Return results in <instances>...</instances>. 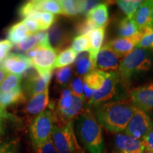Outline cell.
I'll return each mask as SVG.
<instances>
[{
	"label": "cell",
	"instance_id": "3",
	"mask_svg": "<svg viewBox=\"0 0 153 153\" xmlns=\"http://www.w3.org/2000/svg\"><path fill=\"white\" fill-rule=\"evenodd\" d=\"M152 55L148 50L135 48L122 59L117 73L120 79L128 82L133 76L147 72L152 66Z\"/></svg>",
	"mask_w": 153,
	"mask_h": 153
},
{
	"label": "cell",
	"instance_id": "43",
	"mask_svg": "<svg viewBox=\"0 0 153 153\" xmlns=\"http://www.w3.org/2000/svg\"><path fill=\"white\" fill-rule=\"evenodd\" d=\"M17 144L16 142H10L1 145L0 153H16Z\"/></svg>",
	"mask_w": 153,
	"mask_h": 153
},
{
	"label": "cell",
	"instance_id": "22",
	"mask_svg": "<svg viewBox=\"0 0 153 153\" xmlns=\"http://www.w3.org/2000/svg\"><path fill=\"white\" fill-rule=\"evenodd\" d=\"M105 34H106V28H95L88 34L90 43V48L88 52L90 55L91 58L96 62L97 54L101 48L103 42L104 41Z\"/></svg>",
	"mask_w": 153,
	"mask_h": 153
},
{
	"label": "cell",
	"instance_id": "39",
	"mask_svg": "<svg viewBox=\"0 0 153 153\" xmlns=\"http://www.w3.org/2000/svg\"><path fill=\"white\" fill-rule=\"evenodd\" d=\"M12 48L13 44L8 40L0 41V62H3L6 57L8 56Z\"/></svg>",
	"mask_w": 153,
	"mask_h": 153
},
{
	"label": "cell",
	"instance_id": "28",
	"mask_svg": "<svg viewBox=\"0 0 153 153\" xmlns=\"http://www.w3.org/2000/svg\"><path fill=\"white\" fill-rule=\"evenodd\" d=\"M22 76L8 74L5 79L0 85V93H8L21 87Z\"/></svg>",
	"mask_w": 153,
	"mask_h": 153
},
{
	"label": "cell",
	"instance_id": "27",
	"mask_svg": "<svg viewBox=\"0 0 153 153\" xmlns=\"http://www.w3.org/2000/svg\"><path fill=\"white\" fill-rule=\"evenodd\" d=\"M117 4L120 10L126 15L127 18L132 19L136 13L143 1L140 0H120L117 1Z\"/></svg>",
	"mask_w": 153,
	"mask_h": 153
},
{
	"label": "cell",
	"instance_id": "25",
	"mask_svg": "<svg viewBox=\"0 0 153 153\" xmlns=\"http://www.w3.org/2000/svg\"><path fill=\"white\" fill-rule=\"evenodd\" d=\"M117 32L120 38H131L138 33L139 30L133 19L126 17L120 21Z\"/></svg>",
	"mask_w": 153,
	"mask_h": 153
},
{
	"label": "cell",
	"instance_id": "34",
	"mask_svg": "<svg viewBox=\"0 0 153 153\" xmlns=\"http://www.w3.org/2000/svg\"><path fill=\"white\" fill-rule=\"evenodd\" d=\"M40 11L39 0H32L24 3L19 9V14L21 17L27 18L33 13Z\"/></svg>",
	"mask_w": 153,
	"mask_h": 153
},
{
	"label": "cell",
	"instance_id": "41",
	"mask_svg": "<svg viewBox=\"0 0 153 153\" xmlns=\"http://www.w3.org/2000/svg\"><path fill=\"white\" fill-rule=\"evenodd\" d=\"M37 38L38 45H51L49 41L48 32L46 30H41L35 33Z\"/></svg>",
	"mask_w": 153,
	"mask_h": 153
},
{
	"label": "cell",
	"instance_id": "14",
	"mask_svg": "<svg viewBox=\"0 0 153 153\" xmlns=\"http://www.w3.org/2000/svg\"><path fill=\"white\" fill-rule=\"evenodd\" d=\"M114 144L115 149L119 153H140L145 150L142 140L135 139L126 133L116 134Z\"/></svg>",
	"mask_w": 153,
	"mask_h": 153
},
{
	"label": "cell",
	"instance_id": "10",
	"mask_svg": "<svg viewBox=\"0 0 153 153\" xmlns=\"http://www.w3.org/2000/svg\"><path fill=\"white\" fill-rule=\"evenodd\" d=\"M120 78L117 72H107L105 81L101 89L94 94L89 105H98L111 99L117 91V85Z\"/></svg>",
	"mask_w": 153,
	"mask_h": 153
},
{
	"label": "cell",
	"instance_id": "2",
	"mask_svg": "<svg viewBox=\"0 0 153 153\" xmlns=\"http://www.w3.org/2000/svg\"><path fill=\"white\" fill-rule=\"evenodd\" d=\"M75 131L76 136L86 150L103 153L104 141L101 126L90 109L86 108L76 118Z\"/></svg>",
	"mask_w": 153,
	"mask_h": 153
},
{
	"label": "cell",
	"instance_id": "46",
	"mask_svg": "<svg viewBox=\"0 0 153 153\" xmlns=\"http://www.w3.org/2000/svg\"><path fill=\"white\" fill-rule=\"evenodd\" d=\"M6 116V112L3 109H0V117H4Z\"/></svg>",
	"mask_w": 153,
	"mask_h": 153
},
{
	"label": "cell",
	"instance_id": "48",
	"mask_svg": "<svg viewBox=\"0 0 153 153\" xmlns=\"http://www.w3.org/2000/svg\"><path fill=\"white\" fill-rule=\"evenodd\" d=\"M151 24L153 26V9H152V16H151Z\"/></svg>",
	"mask_w": 153,
	"mask_h": 153
},
{
	"label": "cell",
	"instance_id": "16",
	"mask_svg": "<svg viewBox=\"0 0 153 153\" xmlns=\"http://www.w3.org/2000/svg\"><path fill=\"white\" fill-rule=\"evenodd\" d=\"M107 72L94 70L84 76V94L85 99L89 102L94 94L101 89L105 81Z\"/></svg>",
	"mask_w": 153,
	"mask_h": 153
},
{
	"label": "cell",
	"instance_id": "37",
	"mask_svg": "<svg viewBox=\"0 0 153 153\" xmlns=\"http://www.w3.org/2000/svg\"><path fill=\"white\" fill-rule=\"evenodd\" d=\"M33 149L34 153H58L53 143L52 137L43 144L33 148Z\"/></svg>",
	"mask_w": 153,
	"mask_h": 153
},
{
	"label": "cell",
	"instance_id": "31",
	"mask_svg": "<svg viewBox=\"0 0 153 153\" xmlns=\"http://www.w3.org/2000/svg\"><path fill=\"white\" fill-rule=\"evenodd\" d=\"M72 48L76 53H81L89 51L90 48V43L88 34L74 37L72 39Z\"/></svg>",
	"mask_w": 153,
	"mask_h": 153
},
{
	"label": "cell",
	"instance_id": "9",
	"mask_svg": "<svg viewBox=\"0 0 153 153\" xmlns=\"http://www.w3.org/2000/svg\"><path fill=\"white\" fill-rule=\"evenodd\" d=\"M153 122L144 111L135 108L131 120L126 127L125 133L135 139L143 140L152 127Z\"/></svg>",
	"mask_w": 153,
	"mask_h": 153
},
{
	"label": "cell",
	"instance_id": "13",
	"mask_svg": "<svg viewBox=\"0 0 153 153\" xmlns=\"http://www.w3.org/2000/svg\"><path fill=\"white\" fill-rule=\"evenodd\" d=\"M131 101L136 108L144 111L153 109V83L140 86L131 93Z\"/></svg>",
	"mask_w": 153,
	"mask_h": 153
},
{
	"label": "cell",
	"instance_id": "6",
	"mask_svg": "<svg viewBox=\"0 0 153 153\" xmlns=\"http://www.w3.org/2000/svg\"><path fill=\"white\" fill-rule=\"evenodd\" d=\"M51 137L58 153H85L74 133L73 121L55 125Z\"/></svg>",
	"mask_w": 153,
	"mask_h": 153
},
{
	"label": "cell",
	"instance_id": "20",
	"mask_svg": "<svg viewBox=\"0 0 153 153\" xmlns=\"http://www.w3.org/2000/svg\"><path fill=\"white\" fill-rule=\"evenodd\" d=\"M152 0L143 1V4L132 18L135 24L137 25L138 30L148 27V26H152L151 24V16H152Z\"/></svg>",
	"mask_w": 153,
	"mask_h": 153
},
{
	"label": "cell",
	"instance_id": "8",
	"mask_svg": "<svg viewBox=\"0 0 153 153\" xmlns=\"http://www.w3.org/2000/svg\"><path fill=\"white\" fill-rule=\"evenodd\" d=\"M57 55V51L51 45H38L37 53L30 62L38 73L43 76L53 72Z\"/></svg>",
	"mask_w": 153,
	"mask_h": 153
},
{
	"label": "cell",
	"instance_id": "1",
	"mask_svg": "<svg viewBox=\"0 0 153 153\" xmlns=\"http://www.w3.org/2000/svg\"><path fill=\"white\" fill-rule=\"evenodd\" d=\"M135 108L131 100L123 99L96 105L94 114L106 131L118 133L125 131Z\"/></svg>",
	"mask_w": 153,
	"mask_h": 153
},
{
	"label": "cell",
	"instance_id": "26",
	"mask_svg": "<svg viewBox=\"0 0 153 153\" xmlns=\"http://www.w3.org/2000/svg\"><path fill=\"white\" fill-rule=\"evenodd\" d=\"M76 57H77V53L72 48H67L62 50L59 53L58 56H57L54 65V69L62 68L70 65L75 62Z\"/></svg>",
	"mask_w": 153,
	"mask_h": 153
},
{
	"label": "cell",
	"instance_id": "11",
	"mask_svg": "<svg viewBox=\"0 0 153 153\" xmlns=\"http://www.w3.org/2000/svg\"><path fill=\"white\" fill-rule=\"evenodd\" d=\"M122 57L108 45L101 48L96 58V70L104 72H117Z\"/></svg>",
	"mask_w": 153,
	"mask_h": 153
},
{
	"label": "cell",
	"instance_id": "49",
	"mask_svg": "<svg viewBox=\"0 0 153 153\" xmlns=\"http://www.w3.org/2000/svg\"><path fill=\"white\" fill-rule=\"evenodd\" d=\"M1 145H0V149H1Z\"/></svg>",
	"mask_w": 153,
	"mask_h": 153
},
{
	"label": "cell",
	"instance_id": "15",
	"mask_svg": "<svg viewBox=\"0 0 153 153\" xmlns=\"http://www.w3.org/2000/svg\"><path fill=\"white\" fill-rule=\"evenodd\" d=\"M143 36L140 33L131 38H116L106 44L116 54L123 58L132 52L142 39Z\"/></svg>",
	"mask_w": 153,
	"mask_h": 153
},
{
	"label": "cell",
	"instance_id": "18",
	"mask_svg": "<svg viewBox=\"0 0 153 153\" xmlns=\"http://www.w3.org/2000/svg\"><path fill=\"white\" fill-rule=\"evenodd\" d=\"M48 36L51 47L57 52L66 48L70 42V36L68 31L60 24H55L50 28Z\"/></svg>",
	"mask_w": 153,
	"mask_h": 153
},
{
	"label": "cell",
	"instance_id": "40",
	"mask_svg": "<svg viewBox=\"0 0 153 153\" xmlns=\"http://www.w3.org/2000/svg\"><path fill=\"white\" fill-rule=\"evenodd\" d=\"M26 26L27 29L29 31L30 34H35L37 32L39 31L40 27L39 24H38V22H36L34 19H31L29 18H26L24 20L22 21Z\"/></svg>",
	"mask_w": 153,
	"mask_h": 153
},
{
	"label": "cell",
	"instance_id": "12",
	"mask_svg": "<svg viewBox=\"0 0 153 153\" xmlns=\"http://www.w3.org/2000/svg\"><path fill=\"white\" fill-rule=\"evenodd\" d=\"M31 62L26 55L9 53L1 63V68L8 74L21 76L32 68Z\"/></svg>",
	"mask_w": 153,
	"mask_h": 153
},
{
	"label": "cell",
	"instance_id": "21",
	"mask_svg": "<svg viewBox=\"0 0 153 153\" xmlns=\"http://www.w3.org/2000/svg\"><path fill=\"white\" fill-rule=\"evenodd\" d=\"M74 72L76 76H85L96 70V62L91 58L88 51L79 53L74 62Z\"/></svg>",
	"mask_w": 153,
	"mask_h": 153
},
{
	"label": "cell",
	"instance_id": "45",
	"mask_svg": "<svg viewBox=\"0 0 153 153\" xmlns=\"http://www.w3.org/2000/svg\"><path fill=\"white\" fill-rule=\"evenodd\" d=\"M4 132V125H3V120L1 117H0V136L2 135Z\"/></svg>",
	"mask_w": 153,
	"mask_h": 153
},
{
	"label": "cell",
	"instance_id": "23",
	"mask_svg": "<svg viewBox=\"0 0 153 153\" xmlns=\"http://www.w3.org/2000/svg\"><path fill=\"white\" fill-rule=\"evenodd\" d=\"M26 99L22 87L8 93H0V109L4 110L7 106L23 104Z\"/></svg>",
	"mask_w": 153,
	"mask_h": 153
},
{
	"label": "cell",
	"instance_id": "33",
	"mask_svg": "<svg viewBox=\"0 0 153 153\" xmlns=\"http://www.w3.org/2000/svg\"><path fill=\"white\" fill-rule=\"evenodd\" d=\"M56 19V16L52 13L46 12V11L41 12L39 19L38 20L40 30H47L51 28L55 24Z\"/></svg>",
	"mask_w": 153,
	"mask_h": 153
},
{
	"label": "cell",
	"instance_id": "50",
	"mask_svg": "<svg viewBox=\"0 0 153 153\" xmlns=\"http://www.w3.org/2000/svg\"><path fill=\"white\" fill-rule=\"evenodd\" d=\"M144 152H145V151H144ZM144 152H140V153H144Z\"/></svg>",
	"mask_w": 153,
	"mask_h": 153
},
{
	"label": "cell",
	"instance_id": "19",
	"mask_svg": "<svg viewBox=\"0 0 153 153\" xmlns=\"http://www.w3.org/2000/svg\"><path fill=\"white\" fill-rule=\"evenodd\" d=\"M108 18L109 14L108 5L104 3L96 5L86 14V19L89 21L95 28L106 27Z\"/></svg>",
	"mask_w": 153,
	"mask_h": 153
},
{
	"label": "cell",
	"instance_id": "38",
	"mask_svg": "<svg viewBox=\"0 0 153 153\" xmlns=\"http://www.w3.org/2000/svg\"><path fill=\"white\" fill-rule=\"evenodd\" d=\"M94 29H95V28L86 19L85 20L78 23L76 26V33L78 36L87 35Z\"/></svg>",
	"mask_w": 153,
	"mask_h": 153
},
{
	"label": "cell",
	"instance_id": "7",
	"mask_svg": "<svg viewBox=\"0 0 153 153\" xmlns=\"http://www.w3.org/2000/svg\"><path fill=\"white\" fill-rule=\"evenodd\" d=\"M52 75L53 72L42 76L38 73L33 67L28 69L24 74L25 81L23 91L26 98L30 99L49 89Z\"/></svg>",
	"mask_w": 153,
	"mask_h": 153
},
{
	"label": "cell",
	"instance_id": "17",
	"mask_svg": "<svg viewBox=\"0 0 153 153\" xmlns=\"http://www.w3.org/2000/svg\"><path fill=\"white\" fill-rule=\"evenodd\" d=\"M49 89L31 97L24 108V113L28 117H34L41 114L49 106Z\"/></svg>",
	"mask_w": 153,
	"mask_h": 153
},
{
	"label": "cell",
	"instance_id": "30",
	"mask_svg": "<svg viewBox=\"0 0 153 153\" xmlns=\"http://www.w3.org/2000/svg\"><path fill=\"white\" fill-rule=\"evenodd\" d=\"M40 11H46L53 14H62V9L59 1L56 0H39Z\"/></svg>",
	"mask_w": 153,
	"mask_h": 153
},
{
	"label": "cell",
	"instance_id": "36",
	"mask_svg": "<svg viewBox=\"0 0 153 153\" xmlns=\"http://www.w3.org/2000/svg\"><path fill=\"white\" fill-rule=\"evenodd\" d=\"M37 45H38L37 38H36V35L35 34H30L22 41L16 44V49L20 51H24V52L26 53L30 50L37 46Z\"/></svg>",
	"mask_w": 153,
	"mask_h": 153
},
{
	"label": "cell",
	"instance_id": "32",
	"mask_svg": "<svg viewBox=\"0 0 153 153\" xmlns=\"http://www.w3.org/2000/svg\"><path fill=\"white\" fill-rule=\"evenodd\" d=\"M72 73H73V71H72L71 66L59 68L55 72L56 82L61 87H66L72 79Z\"/></svg>",
	"mask_w": 153,
	"mask_h": 153
},
{
	"label": "cell",
	"instance_id": "44",
	"mask_svg": "<svg viewBox=\"0 0 153 153\" xmlns=\"http://www.w3.org/2000/svg\"><path fill=\"white\" fill-rule=\"evenodd\" d=\"M7 75H8V73L1 67H0V85L2 83V82L5 79Z\"/></svg>",
	"mask_w": 153,
	"mask_h": 153
},
{
	"label": "cell",
	"instance_id": "42",
	"mask_svg": "<svg viewBox=\"0 0 153 153\" xmlns=\"http://www.w3.org/2000/svg\"><path fill=\"white\" fill-rule=\"evenodd\" d=\"M142 140L145 147V149L153 151V123L150 131L145 135V136L143 137Z\"/></svg>",
	"mask_w": 153,
	"mask_h": 153
},
{
	"label": "cell",
	"instance_id": "35",
	"mask_svg": "<svg viewBox=\"0 0 153 153\" xmlns=\"http://www.w3.org/2000/svg\"><path fill=\"white\" fill-rule=\"evenodd\" d=\"M69 88L74 96L85 101V94H84L83 79L82 77L76 76L74 77L70 82Z\"/></svg>",
	"mask_w": 153,
	"mask_h": 153
},
{
	"label": "cell",
	"instance_id": "29",
	"mask_svg": "<svg viewBox=\"0 0 153 153\" xmlns=\"http://www.w3.org/2000/svg\"><path fill=\"white\" fill-rule=\"evenodd\" d=\"M139 32L142 34L143 38L136 48L153 51V26L142 28Z\"/></svg>",
	"mask_w": 153,
	"mask_h": 153
},
{
	"label": "cell",
	"instance_id": "24",
	"mask_svg": "<svg viewBox=\"0 0 153 153\" xmlns=\"http://www.w3.org/2000/svg\"><path fill=\"white\" fill-rule=\"evenodd\" d=\"M30 35L24 22H20L11 26L7 32V38L12 44H18Z\"/></svg>",
	"mask_w": 153,
	"mask_h": 153
},
{
	"label": "cell",
	"instance_id": "47",
	"mask_svg": "<svg viewBox=\"0 0 153 153\" xmlns=\"http://www.w3.org/2000/svg\"><path fill=\"white\" fill-rule=\"evenodd\" d=\"M144 153H153V151L150 150H148V149H145Z\"/></svg>",
	"mask_w": 153,
	"mask_h": 153
},
{
	"label": "cell",
	"instance_id": "5",
	"mask_svg": "<svg viewBox=\"0 0 153 153\" xmlns=\"http://www.w3.org/2000/svg\"><path fill=\"white\" fill-rule=\"evenodd\" d=\"M56 123L53 106H50L32 120L29 128V136L33 148L46 142L52 136L53 130Z\"/></svg>",
	"mask_w": 153,
	"mask_h": 153
},
{
	"label": "cell",
	"instance_id": "4",
	"mask_svg": "<svg viewBox=\"0 0 153 153\" xmlns=\"http://www.w3.org/2000/svg\"><path fill=\"white\" fill-rule=\"evenodd\" d=\"M84 104L85 100L72 94L70 88L63 89L57 102L56 111H54L56 118L55 125H63L76 119L85 109Z\"/></svg>",
	"mask_w": 153,
	"mask_h": 153
}]
</instances>
